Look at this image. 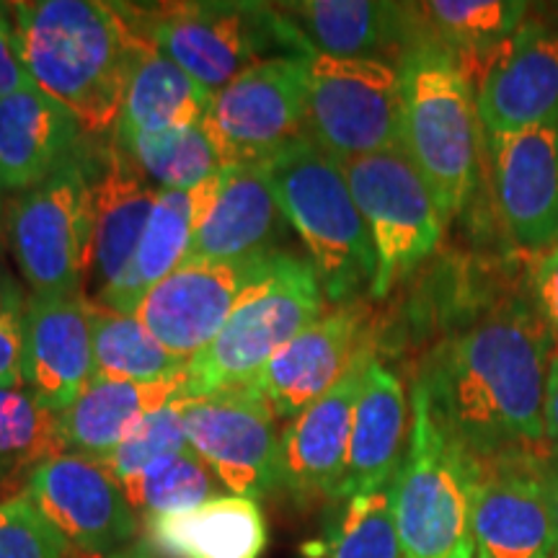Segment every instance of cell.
<instances>
[{"label":"cell","mask_w":558,"mask_h":558,"mask_svg":"<svg viewBox=\"0 0 558 558\" xmlns=\"http://www.w3.org/2000/svg\"><path fill=\"white\" fill-rule=\"evenodd\" d=\"M473 456L437 422L427 390L411 393V437L393 484L403 558H473Z\"/></svg>","instance_id":"cell-7"},{"label":"cell","mask_w":558,"mask_h":558,"mask_svg":"<svg viewBox=\"0 0 558 558\" xmlns=\"http://www.w3.org/2000/svg\"><path fill=\"white\" fill-rule=\"evenodd\" d=\"M186 396V369L156 383L94 378L83 396L60 414L65 448L73 456L107 458L153 411Z\"/></svg>","instance_id":"cell-27"},{"label":"cell","mask_w":558,"mask_h":558,"mask_svg":"<svg viewBox=\"0 0 558 558\" xmlns=\"http://www.w3.org/2000/svg\"><path fill=\"white\" fill-rule=\"evenodd\" d=\"M24 386V316L11 305L0 311V390Z\"/></svg>","instance_id":"cell-38"},{"label":"cell","mask_w":558,"mask_h":558,"mask_svg":"<svg viewBox=\"0 0 558 558\" xmlns=\"http://www.w3.org/2000/svg\"><path fill=\"white\" fill-rule=\"evenodd\" d=\"M3 476H5V471H3V469H0V478H3Z\"/></svg>","instance_id":"cell-45"},{"label":"cell","mask_w":558,"mask_h":558,"mask_svg":"<svg viewBox=\"0 0 558 558\" xmlns=\"http://www.w3.org/2000/svg\"><path fill=\"white\" fill-rule=\"evenodd\" d=\"M341 169L378 256L369 298L383 300L435 254L445 218L403 148L349 160Z\"/></svg>","instance_id":"cell-10"},{"label":"cell","mask_w":558,"mask_h":558,"mask_svg":"<svg viewBox=\"0 0 558 558\" xmlns=\"http://www.w3.org/2000/svg\"><path fill=\"white\" fill-rule=\"evenodd\" d=\"M94 380L90 303L34 295L24 313V386L54 414L81 399Z\"/></svg>","instance_id":"cell-20"},{"label":"cell","mask_w":558,"mask_h":558,"mask_svg":"<svg viewBox=\"0 0 558 558\" xmlns=\"http://www.w3.org/2000/svg\"><path fill=\"white\" fill-rule=\"evenodd\" d=\"M90 339H94V378L156 383L186 369L145 329L135 313H117L90 303Z\"/></svg>","instance_id":"cell-30"},{"label":"cell","mask_w":558,"mask_h":558,"mask_svg":"<svg viewBox=\"0 0 558 558\" xmlns=\"http://www.w3.org/2000/svg\"><path fill=\"white\" fill-rule=\"evenodd\" d=\"M546 435L550 450L558 456V354H554L548 362V375H546Z\"/></svg>","instance_id":"cell-41"},{"label":"cell","mask_w":558,"mask_h":558,"mask_svg":"<svg viewBox=\"0 0 558 558\" xmlns=\"http://www.w3.org/2000/svg\"><path fill=\"white\" fill-rule=\"evenodd\" d=\"M0 311H3V298H0Z\"/></svg>","instance_id":"cell-46"},{"label":"cell","mask_w":558,"mask_h":558,"mask_svg":"<svg viewBox=\"0 0 558 558\" xmlns=\"http://www.w3.org/2000/svg\"><path fill=\"white\" fill-rule=\"evenodd\" d=\"M424 29L460 60L488 58L525 24L527 3L505 0H432L416 3Z\"/></svg>","instance_id":"cell-31"},{"label":"cell","mask_w":558,"mask_h":558,"mask_svg":"<svg viewBox=\"0 0 558 558\" xmlns=\"http://www.w3.org/2000/svg\"><path fill=\"white\" fill-rule=\"evenodd\" d=\"M222 169L190 192L166 190L158 194L135 256L122 277L96 295V305L117 313H135L143 298L184 264L194 230L199 228L218 197Z\"/></svg>","instance_id":"cell-25"},{"label":"cell","mask_w":558,"mask_h":558,"mask_svg":"<svg viewBox=\"0 0 558 558\" xmlns=\"http://www.w3.org/2000/svg\"><path fill=\"white\" fill-rule=\"evenodd\" d=\"M148 533L171 558H262L267 520L256 499L215 497L177 514L148 518Z\"/></svg>","instance_id":"cell-28"},{"label":"cell","mask_w":558,"mask_h":558,"mask_svg":"<svg viewBox=\"0 0 558 558\" xmlns=\"http://www.w3.org/2000/svg\"><path fill=\"white\" fill-rule=\"evenodd\" d=\"M81 128L70 111L29 86L0 99V190L26 192L78 153Z\"/></svg>","instance_id":"cell-26"},{"label":"cell","mask_w":558,"mask_h":558,"mask_svg":"<svg viewBox=\"0 0 558 558\" xmlns=\"http://www.w3.org/2000/svg\"><path fill=\"white\" fill-rule=\"evenodd\" d=\"M484 137L558 122V32L541 19L525 24L486 58L476 94Z\"/></svg>","instance_id":"cell-17"},{"label":"cell","mask_w":558,"mask_h":558,"mask_svg":"<svg viewBox=\"0 0 558 558\" xmlns=\"http://www.w3.org/2000/svg\"><path fill=\"white\" fill-rule=\"evenodd\" d=\"M409 437V401L403 383L373 354L354 407L347 471L337 499L393 484L407 458Z\"/></svg>","instance_id":"cell-24"},{"label":"cell","mask_w":558,"mask_h":558,"mask_svg":"<svg viewBox=\"0 0 558 558\" xmlns=\"http://www.w3.org/2000/svg\"><path fill=\"white\" fill-rule=\"evenodd\" d=\"M267 171L284 220L308 248L324 298L357 303L373 290L378 256L341 163L303 135L271 156Z\"/></svg>","instance_id":"cell-4"},{"label":"cell","mask_w":558,"mask_h":558,"mask_svg":"<svg viewBox=\"0 0 558 558\" xmlns=\"http://www.w3.org/2000/svg\"><path fill=\"white\" fill-rule=\"evenodd\" d=\"M541 473H543V488H546L548 499V512H550V525H554V558H558V456L548 452L541 460Z\"/></svg>","instance_id":"cell-42"},{"label":"cell","mask_w":558,"mask_h":558,"mask_svg":"<svg viewBox=\"0 0 558 558\" xmlns=\"http://www.w3.org/2000/svg\"><path fill=\"white\" fill-rule=\"evenodd\" d=\"M90 181L88 277L99 292L122 277L143 239L160 190L140 171L130 153L111 137L94 166Z\"/></svg>","instance_id":"cell-22"},{"label":"cell","mask_w":558,"mask_h":558,"mask_svg":"<svg viewBox=\"0 0 558 558\" xmlns=\"http://www.w3.org/2000/svg\"><path fill=\"white\" fill-rule=\"evenodd\" d=\"M288 24L311 52L349 60L403 58L427 34L418 5L378 3V0H298L277 3Z\"/></svg>","instance_id":"cell-21"},{"label":"cell","mask_w":558,"mask_h":558,"mask_svg":"<svg viewBox=\"0 0 558 558\" xmlns=\"http://www.w3.org/2000/svg\"><path fill=\"white\" fill-rule=\"evenodd\" d=\"M369 311L360 303L337 305L290 339L256 375V388L279 418H295L326 396L369 347Z\"/></svg>","instance_id":"cell-18"},{"label":"cell","mask_w":558,"mask_h":558,"mask_svg":"<svg viewBox=\"0 0 558 558\" xmlns=\"http://www.w3.org/2000/svg\"><path fill=\"white\" fill-rule=\"evenodd\" d=\"M279 416L256 388L186 399L190 448L233 497L259 499L282 486Z\"/></svg>","instance_id":"cell-12"},{"label":"cell","mask_w":558,"mask_h":558,"mask_svg":"<svg viewBox=\"0 0 558 558\" xmlns=\"http://www.w3.org/2000/svg\"><path fill=\"white\" fill-rule=\"evenodd\" d=\"M269 259L271 254L243 262H184L143 298L135 316L171 354L192 362L213 344Z\"/></svg>","instance_id":"cell-14"},{"label":"cell","mask_w":558,"mask_h":558,"mask_svg":"<svg viewBox=\"0 0 558 558\" xmlns=\"http://www.w3.org/2000/svg\"><path fill=\"white\" fill-rule=\"evenodd\" d=\"M65 448L60 414L34 399L29 390H0V469H24L58 458Z\"/></svg>","instance_id":"cell-34"},{"label":"cell","mask_w":558,"mask_h":558,"mask_svg":"<svg viewBox=\"0 0 558 558\" xmlns=\"http://www.w3.org/2000/svg\"><path fill=\"white\" fill-rule=\"evenodd\" d=\"M548 362L550 329L538 300L518 290L442 341L418 386L442 429L473 458L548 456Z\"/></svg>","instance_id":"cell-1"},{"label":"cell","mask_w":558,"mask_h":558,"mask_svg":"<svg viewBox=\"0 0 558 558\" xmlns=\"http://www.w3.org/2000/svg\"><path fill=\"white\" fill-rule=\"evenodd\" d=\"M535 300L550 333L558 339V246L546 251L535 271Z\"/></svg>","instance_id":"cell-40"},{"label":"cell","mask_w":558,"mask_h":558,"mask_svg":"<svg viewBox=\"0 0 558 558\" xmlns=\"http://www.w3.org/2000/svg\"><path fill=\"white\" fill-rule=\"evenodd\" d=\"M324 311V290L311 262L290 251L271 254L262 275L248 284L213 344L186 365V396L251 388L267 362L316 324Z\"/></svg>","instance_id":"cell-5"},{"label":"cell","mask_w":558,"mask_h":558,"mask_svg":"<svg viewBox=\"0 0 558 558\" xmlns=\"http://www.w3.org/2000/svg\"><path fill=\"white\" fill-rule=\"evenodd\" d=\"M393 484L349 497L337 527L326 541L324 558H403Z\"/></svg>","instance_id":"cell-35"},{"label":"cell","mask_w":558,"mask_h":558,"mask_svg":"<svg viewBox=\"0 0 558 558\" xmlns=\"http://www.w3.org/2000/svg\"><path fill=\"white\" fill-rule=\"evenodd\" d=\"M305 137L337 163L401 148V75L393 62L313 52Z\"/></svg>","instance_id":"cell-9"},{"label":"cell","mask_w":558,"mask_h":558,"mask_svg":"<svg viewBox=\"0 0 558 558\" xmlns=\"http://www.w3.org/2000/svg\"><path fill=\"white\" fill-rule=\"evenodd\" d=\"M160 192H190L218 173L222 160L205 130L181 128L117 140Z\"/></svg>","instance_id":"cell-32"},{"label":"cell","mask_w":558,"mask_h":558,"mask_svg":"<svg viewBox=\"0 0 558 558\" xmlns=\"http://www.w3.org/2000/svg\"><path fill=\"white\" fill-rule=\"evenodd\" d=\"M5 11H11V5L9 3H0V13H5Z\"/></svg>","instance_id":"cell-44"},{"label":"cell","mask_w":558,"mask_h":558,"mask_svg":"<svg viewBox=\"0 0 558 558\" xmlns=\"http://www.w3.org/2000/svg\"><path fill=\"white\" fill-rule=\"evenodd\" d=\"M494 202L522 251L558 246V122L484 137Z\"/></svg>","instance_id":"cell-16"},{"label":"cell","mask_w":558,"mask_h":558,"mask_svg":"<svg viewBox=\"0 0 558 558\" xmlns=\"http://www.w3.org/2000/svg\"><path fill=\"white\" fill-rule=\"evenodd\" d=\"M9 239L34 295H83L90 248V181L81 150L11 202Z\"/></svg>","instance_id":"cell-8"},{"label":"cell","mask_w":558,"mask_h":558,"mask_svg":"<svg viewBox=\"0 0 558 558\" xmlns=\"http://www.w3.org/2000/svg\"><path fill=\"white\" fill-rule=\"evenodd\" d=\"M186 399L190 396H181V399L166 403L163 409L145 416L99 463L117 481H122L132 476V473H137L140 469H145V465H150L153 460L173 456V452L192 450L184 432Z\"/></svg>","instance_id":"cell-36"},{"label":"cell","mask_w":558,"mask_h":558,"mask_svg":"<svg viewBox=\"0 0 558 558\" xmlns=\"http://www.w3.org/2000/svg\"><path fill=\"white\" fill-rule=\"evenodd\" d=\"M396 68L401 148L450 220L469 205L481 171V122L469 68L429 34L414 41Z\"/></svg>","instance_id":"cell-3"},{"label":"cell","mask_w":558,"mask_h":558,"mask_svg":"<svg viewBox=\"0 0 558 558\" xmlns=\"http://www.w3.org/2000/svg\"><path fill=\"white\" fill-rule=\"evenodd\" d=\"M213 101L215 94L150 45L130 78L114 140L199 128Z\"/></svg>","instance_id":"cell-29"},{"label":"cell","mask_w":558,"mask_h":558,"mask_svg":"<svg viewBox=\"0 0 558 558\" xmlns=\"http://www.w3.org/2000/svg\"><path fill=\"white\" fill-rule=\"evenodd\" d=\"M94 558H158L153 550L145 546H132V548H122V550H114V554H107V556H94Z\"/></svg>","instance_id":"cell-43"},{"label":"cell","mask_w":558,"mask_h":558,"mask_svg":"<svg viewBox=\"0 0 558 558\" xmlns=\"http://www.w3.org/2000/svg\"><path fill=\"white\" fill-rule=\"evenodd\" d=\"M70 543L26 497L0 499V558H65Z\"/></svg>","instance_id":"cell-37"},{"label":"cell","mask_w":558,"mask_h":558,"mask_svg":"<svg viewBox=\"0 0 558 558\" xmlns=\"http://www.w3.org/2000/svg\"><path fill=\"white\" fill-rule=\"evenodd\" d=\"M120 484L132 509H143L148 518L190 512L218 497V478L192 450L153 460Z\"/></svg>","instance_id":"cell-33"},{"label":"cell","mask_w":558,"mask_h":558,"mask_svg":"<svg viewBox=\"0 0 558 558\" xmlns=\"http://www.w3.org/2000/svg\"><path fill=\"white\" fill-rule=\"evenodd\" d=\"M24 494L70 546L90 556L114 554L137 530L122 484L94 458L62 452L34 465Z\"/></svg>","instance_id":"cell-15"},{"label":"cell","mask_w":558,"mask_h":558,"mask_svg":"<svg viewBox=\"0 0 558 558\" xmlns=\"http://www.w3.org/2000/svg\"><path fill=\"white\" fill-rule=\"evenodd\" d=\"M284 215L279 209L267 163H233L222 169L213 207L194 230L184 262H243L279 251Z\"/></svg>","instance_id":"cell-23"},{"label":"cell","mask_w":558,"mask_h":558,"mask_svg":"<svg viewBox=\"0 0 558 558\" xmlns=\"http://www.w3.org/2000/svg\"><path fill=\"white\" fill-rule=\"evenodd\" d=\"M543 458L533 452L473 458V558H554Z\"/></svg>","instance_id":"cell-13"},{"label":"cell","mask_w":558,"mask_h":558,"mask_svg":"<svg viewBox=\"0 0 558 558\" xmlns=\"http://www.w3.org/2000/svg\"><path fill=\"white\" fill-rule=\"evenodd\" d=\"M311 54L256 62L215 94L202 130L222 163H267L305 135Z\"/></svg>","instance_id":"cell-11"},{"label":"cell","mask_w":558,"mask_h":558,"mask_svg":"<svg viewBox=\"0 0 558 558\" xmlns=\"http://www.w3.org/2000/svg\"><path fill=\"white\" fill-rule=\"evenodd\" d=\"M132 26L166 58L220 94L228 83L269 58L311 54L295 29L264 3L122 5Z\"/></svg>","instance_id":"cell-6"},{"label":"cell","mask_w":558,"mask_h":558,"mask_svg":"<svg viewBox=\"0 0 558 558\" xmlns=\"http://www.w3.org/2000/svg\"><path fill=\"white\" fill-rule=\"evenodd\" d=\"M29 83L34 81L26 73L24 62H21L16 26L11 24V13L5 11L0 13V99L13 94V90L29 86Z\"/></svg>","instance_id":"cell-39"},{"label":"cell","mask_w":558,"mask_h":558,"mask_svg":"<svg viewBox=\"0 0 558 558\" xmlns=\"http://www.w3.org/2000/svg\"><path fill=\"white\" fill-rule=\"evenodd\" d=\"M13 16L34 86L62 104L81 132L114 135L132 73L150 47L122 5L34 0L13 3Z\"/></svg>","instance_id":"cell-2"},{"label":"cell","mask_w":558,"mask_h":558,"mask_svg":"<svg viewBox=\"0 0 558 558\" xmlns=\"http://www.w3.org/2000/svg\"><path fill=\"white\" fill-rule=\"evenodd\" d=\"M373 347L360 352L344 378L282 429V486L298 499L339 497L349 437Z\"/></svg>","instance_id":"cell-19"}]
</instances>
